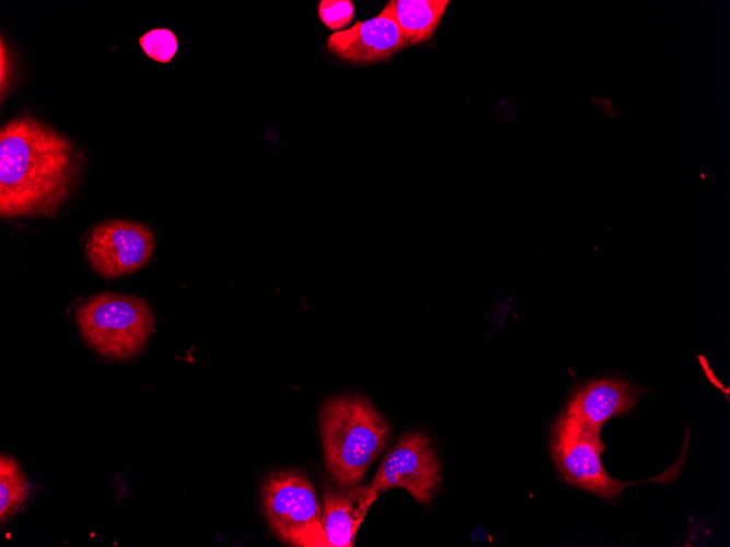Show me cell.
Wrapping results in <instances>:
<instances>
[{
  "label": "cell",
  "instance_id": "obj_1",
  "mask_svg": "<svg viewBox=\"0 0 730 547\" xmlns=\"http://www.w3.org/2000/svg\"><path fill=\"white\" fill-rule=\"evenodd\" d=\"M82 159L73 143L30 115L0 130V215L54 216L75 187Z\"/></svg>",
  "mask_w": 730,
  "mask_h": 547
},
{
  "label": "cell",
  "instance_id": "obj_2",
  "mask_svg": "<svg viewBox=\"0 0 730 547\" xmlns=\"http://www.w3.org/2000/svg\"><path fill=\"white\" fill-rule=\"evenodd\" d=\"M319 420L330 477L338 486L361 484L390 439L385 417L368 399L349 394L328 400Z\"/></svg>",
  "mask_w": 730,
  "mask_h": 547
},
{
  "label": "cell",
  "instance_id": "obj_3",
  "mask_svg": "<svg viewBox=\"0 0 730 547\" xmlns=\"http://www.w3.org/2000/svg\"><path fill=\"white\" fill-rule=\"evenodd\" d=\"M75 321L85 342L96 353L111 359L137 355L154 329V316L142 298L109 292L80 302Z\"/></svg>",
  "mask_w": 730,
  "mask_h": 547
},
{
  "label": "cell",
  "instance_id": "obj_4",
  "mask_svg": "<svg viewBox=\"0 0 730 547\" xmlns=\"http://www.w3.org/2000/svg\"><path fill=\"white\" fill-rule=\"evenodd\" d=\"M261 503L272 533L297 547H329L321 506L314 485L297 471H276L266 478Z\"/></svg>",
  "mask_w": 730,
  "mask_h": 547
},
{
  "label": "cell",
  "instance_id": "obj_5",
  "mask_svg": "<svg viewBox=\"0 0 730 547\" xmlns=\"http://www.w3.org/2000/svg\"><path fill=\"white\" fill-rule=\"evenodd\" d=\"M604 443L600 433L591 432L562 415L551 438V451L555 465L565 480L612 499L634 483L611 477L601 461Z\"/></svg>",
  "mask_w": 730,
  "mask_h": 547
},
{
  "label": "cell",
  "instance_id": "obj_6",
  "mask_svg": "<svg viewBox=\"0 0 730 547\" xmlns=\"http://www.w3.org/2000/svg\"><path fill=\"white\" fill-rule=\"evenodd\" d=\"M440 484V464L424 432L404 433L385 454L369 486L378 494L405 489L416 501L428 502Z\"/></svg>",
  "mask_w": 730,
  "mask_h": 547
},
{
  "label": "cell",
  "instance_id": "obj_7",
  "mask_svg": "<svg viewBox=\"0 0 730 547\" xmlns=\"http://www.w3.org/2000/svg\"><path fill=\"white\" fill-rule=\"evenodd\" d=\"M154 248L155 237L148 226L125 219L97 224L85 242L87 261L101 276L109 280L141 269Z\"/></svg>",
  "mask_w": 730,
  "mask_h": 547
},
{
  "label": "cell",
  "instance_id": "obj_8",
  "mask_svg": "<svg viewBox=\"0 0 730 547\" xmlns=\"http://www.w3.org/2000/svg\"><path fill=\"white\" fill-rule=\"evenodd\" d=\"M407 45L397 23L381 13L367 21H358L348 29L335 32L327 40L330 52L354 64L385 61Z\"/></svg>",
  "mask_w": 730,
  "mask_h": 547
},
{
  "label": "cell",
  "instance_id": "obj_9",
  "mask_svg": "<svg viewBox=\"0 0 730 547\" xmlns=\"http://www.w3.org/2000/svg\"><path fill=\"white\" fill-rule=\"evenodd\" d=\"M637 399L638 392L629 382L600 379L577 391L563 415L580 427L600 433L610 418L629 412Z\"/></svg>",
  "mask_w": 730,
  "mask_h": 547
},
{
  "label": "cell",
  "instance_id": "obj_10",
  "mask_svg": "<svg viewBox=\"0 0 730 547\" xmlns=\"http://www.w3.org/2000/svg\"><path fill=\"white\" fill-rule=\"evenodd\" d=\"M369 485L329 487L322 497L321 522L329 547H352L357 531L378 497Z\"/></svg>",
  "mask_w": 730,
  "mask_h": 547
},
{
  "label": "cell",
  "instance_id": "obj_11",
  "mask_svg": "<svg viewBox=\"0 0 730 547\" xmlns=\"http://www.w3.org/2000/svg\"><path fill=\"white\" fill-rule=\"evenodd\" d=\"M448 3V0H392L380 13L397 23L408 45H415L433 36Z\"/></svg>",
  "mask_w": 730,
  "mask_h": 547
},
{
  "label": "cell",
  "instance_id": "obj_12",
  "mask_svg": "<svg viewBox=\"0 0 730 547\" xmlns=\"http://www.w3.org/2000/svg\"><path fill=\"white\" fill-rule=\"evenodd\" d=\"M28 485L19 464L10 456L0 459V519L4 522L26 501Z\"/></svg>",
  "mask_w": 730,
  "mask_h": 547
},
{
  "label": "cell",
  "instance_id": "obj_13",
  "mask_svg": "<svg viewBox=\"0 0 730 547\" xmlns=\"http://www.w3.org/2000/svg\"><path fill=\"white\" fill-rule=\"evenodd\" d=\"M144 53L158 62H169L175 56L178 41L176 35L168 28H152L139 38Z\"/></svg>",
  "mask_w": 730,
  "mask_h": 547
},
{
  "label": "cell",
  "instance_id": "obj_14",
  "mask_svg": "<svg viewBox=\"0 0 730 547\" xmlns=\"http://www.w3.org/2000/svg\"><path fill=\"white\" fill-rule=\"evenodd\" d=\"M354 12V4L350 0H321L318 3L320 21L335 32H340L352 21Z\"/></svg>",
  "mask_w": 730,
  "mask_h": 547
},
{
  "label": "cell",
  "instance_id": "obj_15",
  "mask_svg": "<svg viewBox=\"0 0 730 547\" xmlns=\"http://www.w3.org/2000/svg\"><path fill=\"white\" fill-rule=\"evenodd\" d=\"M1 56H0V92L1 100H3L4 95L9 92L11 84L14 81V59L8 48L4 45L3 38H1Z\"/></svg>",
  "mask_w": 730,
  "mask_h": 547
}]
</instances>
